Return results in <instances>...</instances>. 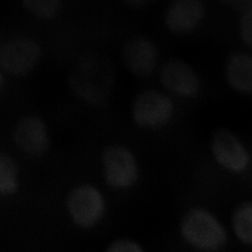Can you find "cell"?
<instances>
[{
	"instance_id": "obj_12",
	"label": "cell",
	"mask_w": 252,
	"mask_h": 252,
	"mask_svg": "<svg viewBox=\"0 0 252 252\" xmlns=\"http://www.w3.org/2000/svg\"><path fill=\"white\" fill-rule=\"evenodd\" d=\"M225 77L233 90L242 94H252V54H232L226 62Z\"/></svg>"
},
{
	"instance_id": "obj_14",
	"label": "cell",
	"mask_w": 252,
	"mask_h": 252,
	"mask_svg": "<svg viewBox=\"0 0 252 252\" xmlns=\"http://www.w3.org/2000/svg\"><path fill=\"white\" fill-rule=\"evenodd\" d=\"M232 228L241 243L252 246V201H245L232 214Z\"/></svg>"
},
{
	"instance_id": "obj_18",
	"label": "cell",
	"mask_w": 252,
	"mask_h": 252,
	"mask_svg": "<svg viewBox=\"0 0 252 252\" xmlns=\"http://www.w3.org/2000/svg\"><path fill=\"white\" fill-rule=\"evenodd\" d=\"M226 6L237 12H244L252 7V0H220Z\"/></svg>"
},
{
	"instance_id": "obj_7",
	"label": "cell",
	"mask_w": 252,
	"mask_h": 252,
	"mask_svg": "<svg viewBox=\"0 0 252 252\" xmlns=\"http://www.w3.org/2000/svg\"><path fill=\"white\" fill-rule=\"evenodd\" d=\"M211 152L217 163L232 174H242L252 164V156L239 137L228 129H219L211 138Z\"/></svg>"
},
{
	"instance_id": "obj_11",
	"label": "cell",
	"mask_w": 252,
	"mask_h": 252,
	"mask_svg": "<svg viewBox=\"0 0 252 252\" xmlns=\"http://www.w3.org/2000/svg\"><path fill=\"white\" fill-rule=\"evenodd\" d=\"M206 14L202 0H173L165 12V27L175 36H187L198 28Z\"/></svg>"
},
{
	"instance_id": "obj_13",
	"label": "cell",
	"mask_w": 252,
	"mask_h": 252,
	"mask_svg": "<svg viewBox=\"0 0 252 252\" xmlns=\"http://www.w3.org/2000/svg\"><path fill=\"white\" fill-rule=\"evenodd\" d=\"M21 189V169L9 153L0 152V197L15 196Z\"/></svg>"
},
{
	"instance_id": "obj_19",
	"label": "cell",
	"mask_w": 252,
	"mask_h": 252,
	"mask_svg": "<svg viewBox=\"0 0 252 252\" xmlns=\"http://www.w3.org/2000/svg\"><path fill=\"white\" fill-rule=\"evenodd\" d=\"M125 5L132 9H140L144 6L149 5L154 0H121Z\"/></svg>"
},
{
	"instance_id": "obj_17",
	"label": "cell",
	"mask_w": 252,
	"mask_h": 252,
	"mask_svg": "<svg viewBox=\"0 0 252 252\" xmlns=\"http://www.w3.org/2000/svg\"><path fill=\"white\" fill-rule=\"evenodd\" d=\"M239 35L244 44L252 48V7L242 12L239 22Z\"/></svg>"
},
{
	"instance_id": "obj_4",
	"label": "cell",
	"mask_w": 252,
	"mask_h": 252,
	"mask_svg": "<svg viewBox=\"0 0 252 252\" xmlns=\"http://www.w3.org/2000/svg\"><path fill=\"white\" fill-rule=\"evenodd\" d=\"M103 180L115 191L134 189L141 178V167L135 153L127 146L110 144L101 154Z\"/></svg>"
},
{
	"instance_id": "obj_10",
	"label": "cell",
	"mask_w": 252,
	"mask_h": 252,
	"mask_svg": "<svg viewBox=\"0 0 252 252\" xmlns=\"http://www.w3.org/2000/svg\"><path fill=\"white\" fill-rule=\"evenodd\" d=\"M122 61L127 71L136 78L153 74L158 62V49L145 36H135L126 41L122 50Z\"/></svg>"
},
{
	"instance_id": "obj_3",
	"label": "cell",
	"mask_w": 252,
	"mask_h": 252,
	"mask_svg": "<svg viewBox=\"0 0 252 252\" xmlns=\"http://www.w3.org/2000/svg\"><path fill=\"white\" fill-rule=\"evenodd\" d=\"M65 209L74 226L82 231H90L105 220L108 201L98 186L84 182L69 190L65 198Z\"/></svg>"
},
{
	"instance_id": "obj_16",
	"label": "cell",
	"mask_w": 252,
	"mask_h": 252,
	"mask_svg": "<svg viewBox=\"0 0 252 252\" xmlns=\"http://www.w3.org/2000/svg\"><path fill=\"white\" fill-rule=\"evenodd\" d=\"M107 252H144V247L133 238L119 237L112 240L106 248Z\"/></svg>"
},
{
	"instance_id": "obj_9",
	"label": "cell",
	"mask_w": 252,
	"mask_h": 252,
	"mask_svg": "<svg viewBox=\"0 0 252 252\" xmlns=\"http://www.w3.org/2000/svg\"><path fill=\"white\" fill-rule=\"evenodd\" d=\"M162 86L182 98H192L200 92L201 81L192 66L180 58L170 59L160 70Z\"/></svg>"
},
{
	"instance_id": "obj_20",
	"label": "cell",
	"mask_w": 252,
	"mask_h": 252,
	"mask_svg": "<svg viewBox=\"0 0 252 252\" xmlns=\"http://www.w3.org/2000/svg\"><path fill=\"white\" fill-rule=\"evenodd\" d=\"M4 73L5 72L0 67V92L4 89V87L6 85V79H5Z\"/></svg>"
},
{
	"instance_id": "obj_2",
	"label": "cell",
	"mask_w": 252,
	"mask_h": 252,
	"mask_svg": "<svg viewBox=\"0 0 252 252\" xmlns=\"http://www.w3.org/2000/svg\"><path fill=\"white\" fill-rule=\"evenodd\" d=\"M180 234L185 243L200 252H219L228 242L225 227L204 207H191L185 212L180 220Z\"/></svg>"
},
{
	"instance_id": "obj_5",
	"label": "cell",
	"mask_w": 252,
	"mask_h": 252,
	"mask_svg": "<svg viewBox=\"0 0 252 252\" xmlns=\"http://www.w3.org/2000/svg\"><path fill=\"white\" fill-rule=\"evenodd\" d=\"M175 104L167 94L155 89H147L135 96L131 118L137 128L156 131L168 126L175 116Z\"/></svg>"
},
{
	"instance_id": "obj_1",
	"label": "cell",
	"mask_w": 252,
	"mask_h": 252,
	"mask_svg": "<svg viewBox=\"0 0 252 252\" xmlns=\"http://www.w3.org/2000/svg\"><path fill=\"white\" fill-rule=\"evenodd\" d=\"M116 82L112 61L105 55L88 54L81 56L69 75V87L83 103L103 106L111 96Z\"/></svg>"
},
{
	"instance_id": "obj_15",
	"label": "cell",
	"mask_w": 252,
	"mask_h": 252,
	"mask_svg": "<svg viewBox=\"0 0 252 252\" xmlns=\"http://www.w3.org/2000/svg\"><path fill=\"white\" fill-rule=\"evenodd\" d=\"M63 0H22L24 8L40 20H52L61 10Z\"/></svg>"
},
{
	"instance_id": "obj_8",
	"label": "cell",
	"mask_w": 252,
	"mask_h": 252,
	"mask_svg": "<svg viewBox=\"0 0 252 252\" xmlns=\"http://www.w3.org/2000/svg\"><path fill=\"white\" fill-rule=\"evenodd\" d=\"M12 137L20 151L34 158L45 155L52 144L49 126L43 118L36 114L19 119L13 128Z\"/></svg>"
},
{
	"instance_id": "obj_6",
	"label": "cell",
	"mask_w": 252,
	"mask_h": 252,
	"mask_svg": "<svg viewBox=\"0 0 252 252\" xmlns=\"http://www.w3.org/2000/svg\"><path fill=\"white\" fill-rule=\"evenodd\" d=\"M42 56V48L34 38L14 37L0 45V67L9 76L25 77L36 69Z\"/></svg>"
}]
</instances>
